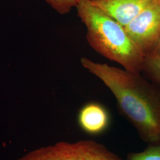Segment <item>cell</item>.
<instances>
[{
	"label": "cell",
	"mask_w": 160,
	"mask_h": 160,
	"mask_svg": "<svg viewBox=\"0 0 160 160\" xmlns=\"http://www.w3.org/2000/svg\"><path fill=\"white\" fill-rule=\"evenodd\" d=\"M82 66L114 95L120 112L146 143L160 141V87L140 73L81 58Z\"/></svg>",
	"instance_id": "1"
},
{
	"label": "cell",
	"mask_w": 160,
	"mask_h": 160,
	"mask_svg": "<svg viewBox=\"0 0 160 160\" xmlns=\"http://www.w3.org/2000/svg\"><path fill=\"white\" fill-rule=\"evenodd\" d=\"M75 8L86 26L87 42L95 51L128 71H142L145 57L122 25L94 6L91 0H78Z\"/></svg>",
	"instance_id": "2"
},
{
	"label": "cell",
	"mask_w": 160,
	"mask_h": 160,
	"mask_svg": "<svg viewBox=\"0 0 160 160\" xmlns=\"http://www.w3.org/2000/svg\"><path fill=\"white\" fill-rule=\"evenodd\" d=\"M17 160H123L106 147L92 140L61 141L33 149Z\"/></svg>",
	"instance_id": "3"
},
{
	"label": "cell",
	"mask_w": 160,
	"mask_h": 160,
	"mask_svg": "<svg viewBox=\"0 0 160 160\" xmlns=\"http://www.w3.org/2000/svg\"><path fill=\"white\" fill-rule=\"evenodd\" d=\"M124 28L145 57L152 54L160 38V2L152 1Z\"/></svg>",
	"instance_id": "4"
},
{
	"label": "cell",
	"mask_w": 160,
	"mask_h": 160,
	"mask_svg": "<svg viewBox=\"0 0 160 160\" xmlns=\"http://www.w3.org/2000/svg\"><path fill=\"white\" fill-rule=\"evenodd\" d=\"M153 0H91L92 3L123 27Z\"/></svg>",
	"instance_id": "5"
},
{
	"label": "cell",
	"mask_w": 160,
	"mask_h": 160,
	"mask_svg": "<svg viewBox=\"0 0 160 160\" xmlns=\"http://www.w3.org/2000/svg\"><path fill=\"white\" fill-rule=\"evenodd\" d=\"M77 121L82 131L88 135H98L109 128L110 118L108 110L102 104L90 102L81 108Z\"/></svg>",
	"instance_id": "6"
},
{
	"label": "cell",
	"mask_w": 160,
	"mask_h": 160,
	"mask_svg": "<svg viewBox=\"0 0 160 160\" xmlns=\"http://www.w3.org/2000/svg\"><path fill=\"white\" fill-rule=\"evenodd\" d=\"M143 71L160 87V56L149 55L145 58Z\"/></svg>",
	"instance_id": "7"
},
{
	"label": "cell",
	"mask_w": 160,
	"mask_h": 160,
	"mask_svg": "<svg viewBox=\"0 0 160 160\" xmlns=\"http://www.w3.org/2000/svg\"><path fill=\"white\" fill-rule=\"evenodd\" d=\"M126 160H160V141L148 144L141 152L129 154Z\"/></svg>",
	"instance_id": "8"
},
{
	"label": "cell",
	"mask_w": 160,
	"mask_h": 160,
	"mask_svg": "<svg viewBox=\"0 0 160 160\" xmlns=\"http://www.w3.org/2000/svg\"><path fill=\"white\" fill-rule=\"evenodd\" d=\"M45 1L60 14H66L76 7L78 0H45Z\"/></svg>",
	"instance_id": "9"
},
{
	"label": "cell",
	"mask_w": 160,
	"mask_h": 160,
	"mask_svg": "<svg viewBox=\"0 0 160 160\" xmlns=\"http://www.w3.org/2000/svg\"><path fill=\"white\" fill-rule=\"evenodd\" d=\"M151 55H155L160 56V38L157 46H156V48L154 49V51L152 52V53L151 54Z\"/></svg>",
	"instance_id": "10"
},
{
	"label": "cell",
	"mask_w": 160,
	"mask_h": 160,
	"mask_svg": "<svg viewBox=\"0 0 160 160\" xmlns=\"http://www.w3.org/2000/svg\"><path fill=\"white\" fill-rule=\"evenodd\" d=\"M153 1H159V2H160V0H153Z\"/></svg>",
	"instance_id": "11"
}]
</instances>
